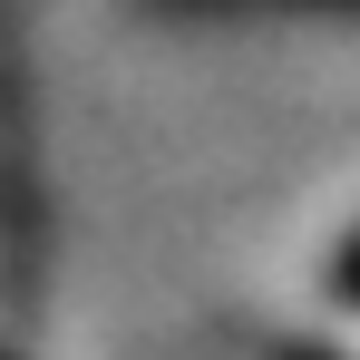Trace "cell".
<instances>
[{
	"mask_svg": "<svg viewBox=\"0 0 360 360\" xmlns=\"http://www.w3.org/2000/svg\"><path fill=\"white\" fill-rule=\"evenodd\" d=\"M321 360H360V283L341 292V311H331V331H321Z\"/></svg>",
	"mask_w": 360,
	"mask_h": 360,
	"instance_id": "1",
	"label": "cell"
}]
</instances>
